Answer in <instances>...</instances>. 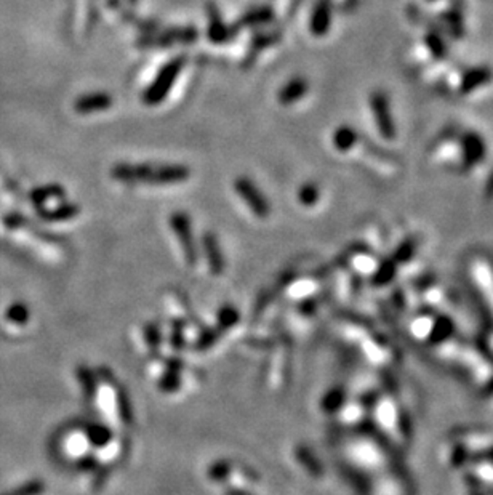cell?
Segmentation results:
<instances>
[{"label": "cell", "instance_id": "obj_2", "mask_svg": "<svg viewBox=\"0 0 493 495\" xmlns=\"http://www.w3.org/2000/svg\"><path fill=\"white\" fill-rule=\"evenodd\" d=\"M186 59V55H180L170 59L167 64L162 66L161 71L157 72V76L154 77V81L149 84V87L144 90V94L141 95V101L146 104V106H157V104H161L166 100L170 90H172L175 85L176 79H178L181 69L185 68Z\"/></svg>", "mask_w": 493, "mask_h": 495}, {"label": "cell", "instance_id": "obj_9", "mask_svg": "<svg viewBox=\"0 0 493 495\" xmlns=\"http://www.w3.org/2000/svg\"><path fill=\"white\" fill-rule=\"evenodd\" d=\"M306 91H308V82L303 77H295L279 90L278 100L280 104H284V106H290V104L300 101L301 98L306 95Z\"/></svg>", "mask_w": 493, "mask_h": 495}, {"label": "cell", "instance_id": "obj_13", "mask_svg": "<svg viewBox=\"0 0 493 495\" xmlns=\"http://www.w3.org/2000/svg\"><path fill=\"white\" fill-rule=\"evenodd\" d=\"M271 19H273L271 9H258V10L248 11L247 15L242 16L239 21L233 26L231 32L233 34H235V32L242 28H248V26H256V24H265L268 21H271Z\"/></svg>", "mask_w": 493, "mask_h": 495}, {"label": "cell", "instance_id": "obj_3", "mask_svg": "<svg viewBox=\"0 0 493 495\" xmlns=\"http://www.w3.org/2000/svg\"><path fill=\"white\" fill-rule=\"evenodd\" d=\"M234 188L235 193L240 196V199L247 204L255 216L266 219L269 215V204L266 201V197L263 196L261 191L256 188V184L250 180V178L239 176L238 180L234 181Z\"/></svg>", "mask_w": 493, "mask_h": 495}, {"label": "cell", "instance_id": "obj_16", "mask_svg": "<svg viewBox=\"0 0 493 495\" xmlns=\"http://www.w3.org/2000/svg\"><path fill=\"white\" fill-rule=\"evenodd\" d=\"M279 39H280V36L278 34V32H275V34H263V36L255 37L253 42H252V47H250V54L247 56V64L252 63L255 56L258 55L263 49H266L268 45H273L275 42H279Z\"/></svg>", "mask_w": 493, "mask_h": 495}, {"label": "cell", "instance_id": "obj_15", "mask_svg": "<svg viewBox=\"0 0 493 495\" xmlns=\"http://www.w3.org/2000/svg\"><path fill=\"white\" fill-rule=\"evenodd\" d=\"M357 140L356 131L351 127H340L333 135V144L340 151H347L354 146V143Z\"/></svg>", "mask_w": 493, "mask_h": 495}, {"label": "cell", "instance_id": "obj_11", "mask_svg": "<svg viewBox=\"0 0 493 495\" xmlns=\"http://www.w3.org/2000/svg\"><path fill=\"white\" fill-rule=\"evenodd\" d=\"M203 249L207 252V259L210 263V269L213 274H221L223 268H225V261H223L221 250L218 246V241L212 233L203 234Z\"/></svg>", "mask_w": 493, "mask_h": 495}, {"label": "cell", "instance_id": "obj_5", "mask_svg": "<svg viewBox=\"0 0 493 495\" xmlns=\"http://www.w3.org/2000/svg\"><path fill=\"white\" fill-rule=\"evenodd\" d=\"M113 96L106 91H93V94H85L78 96L74 103V109L78 114H93V112L106 111L113 106Z\"/></svg>", "mask_w": 493, "mask_h": 495}, {"label": "cell", "instance_id": "obj_19", "mask_svg": "<svg viewBox=\"0 0 493 495\" xmlns=\"http://www.w3.org/2000/svg\"><path fill=\"white\" fill-rule=\"evenodd\" d=\"M428 42H431V50L432 54L436 56H442L444 55V44L436 34H430Z\"/></svg>", "mask_w": 493, "mask_h": 495}, {"label": "cell", "instance_id": "obj_6", "mask_svg": "<svg viewBox=\"0 0 493 495\" xmlns=\"http://www.w3.org/2000/svg\"><path fill=\"white\" fill-rule=\"evenodd\" d=\"M207 16H208L207 36L210 39V42L223 44V42H226L228 39L233 37L231 28H228L225 21H223L221 13H220L218 6H216L215 2L207 4Z\"/></svg>", "mask_w": 493, "mask_h": 495}, {"label": "cell", "instance_id": "obj_14", "mask_svg": "<svg viewBox=\"0 0 493 495\" xmlns=\"http://www.w3.org/2000/svg\"><path fill=\"white\" fill-rule=\"evenodd\" d=\"M489 79H490V71L484 69V68H481V69H472V71L468 72V74L464 76V81H463V87H462V90L464 91V94H468V91L477 89L479 85H482V84L487 82Z\"/></svg>", "mask_w": 493, "mask_h": 495}, {"label": "cell", "instance_id": "obj_8", "mask_svg": "<svg viewBox=\"0 0 493 495\" xmlns=\"http://www.w3.org/2000/svg\"><path fill=\"white\" fill-rule=\"evenodd\" d=\"M372 109L375 111V119H377V124L381 134H383L386 138H392L394 129H392V121L390 116V108H387L386 98L381 94L372 95Z\"/></svg>", "mask_w": 493, "mask_h": 495}, {"label": "cell", "instance_id": "obj_4", "mask_svg": "<svg viewBox=\"0 0 493 495\" xmlns=\"http://www.w3.org/2000/svg\"><path fill=\"white\" fill-rule=\"evenodd\" d=\"M170 224H172V229L178 239L180 246L183 247V252H185L186 261L194 263L197 259L195 254V244L193 239V228H190L189 216L185 212H175L170 216Z\"/></svg>", "mask_w": 493, "mask_h": 495}, {"label": "cell", "instance_id": "obj_7", "mask_svg": "<svg viewBox=\"0 0 493 495\" xmlns=\"http://www.w3.org/2000/svg\"><path fill=\"white\" fill-rule=\"evenodd\" d=\"M197 34H199V32H197V29L194 28H175V29L166 31L163 34L157 36L154 39H151V41H144L143 44L157 45V47H166V45H172L175 42L189 44L195 41Z\"/></svg>", "mask_w": 493, "mask_h": 495}, {"label": "cell", "instance_id": "obj_17", "mask_svg": "<svg viewBox=\"0 0 493 495\" xmlns=\"http://www.w3.org/2000/svg\"><path fill=\"white\" fill-rule=\"evenodd\" d=\"M88 439L93 442V444H96L98 447H101L111 439V434H109L108 428H104L101 425H91L88 428Z\"/></svg>", "mask_w": 493, "mask_h": 495}, {"label": "cell", "instance_id": "obj_12", "mask_svg": "<svg viewBox=\"0 0 493 495\" xmlns=\"http://www.w3.org/2000/svg\"><path fill=\"white\" fill-rule=\"evenodd\" d=\"M464 164L474 165L484 157L485 146L481 136L474 134H468L464 136Z\"/></svg>", "mask_w": 493, "mask_h": 495}, {"label": "cell", "instance_id": "obj_18", "mask_svg": "<svg viewBox=\"0 0 493 495\" xmlns=\"http://www.w3.org/2000/svg\"><path fill=\"white\" fill-rule=\"evenodd\" d=\"M298 197H300V201H301V204H303V206H314L315 201H317V197H319V189L314 183H306V184H303V186H301Z\"/></svg>", "mask_w": 493, "mask_h": 495}, {"label": "cell", "instance_id": "obj_10", "mask_svg": "<svg viewBox=\"0 0 493 495\" xmlns=\"http://www.w3.org/2000/svg\"><path fill=\"white\" fill-rule=\"evenodd\" d=\"M332 23V11H330V5H328L325 0H322L317 5H315V9L312 11L311 16V32L314 36H324L325 32L330 28Z\"/></svg>", "mask_w": 493, "mask_h": 495}, {"label": "cell", "instance_id": "obj_1", "mask_svg": "<svg viewBox=\"0 0 493 495\" xmlns=\"http://www.w3.org/2000/svg\"><path fill=\"white\" fill-rule=\"evenodd\" d=\"M190 170L186 165H149V164H117L111 170V176L122 183L146 184H175L186 181Z\"/></svg>", "mask_w": 493, "mask_h": 495}]
</instances>
